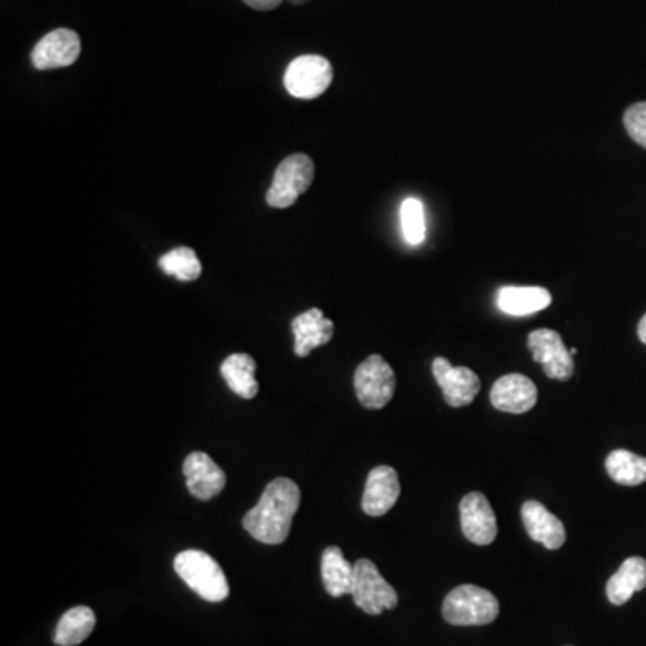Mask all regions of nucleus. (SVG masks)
I'll return each instance as SVG.
<instances>
[{
	"mask_svg": "<svg viewBox=\"0 0 646 646\" xmlns=\"http://www.w3.org/2000/svg\"><path fill=\"white\" fill-rule=\"evenodd\" d=\"M528 349L549 380L567 381L572 377L575 371L572 352L567 351L557 331L537 329L528 336Z\"/></svg>",
	"mask_w": 646,
	"mask_h": 646,
	"instance_id": "8",
	"label": "nucleus"
},
{
	"mask_svg": "<svg viewBox=\"0 0 646 646\" xmlns=\"http://www.w3.org/2000/svg\"><path fill=\"white\" fill-rule=\"evenodd\" d=\"M442 614L445 622L456 627H482L497 618L499 602L491 591L467 584L445 596Z\"/></svg>",
	"mask_w": 646,
	"mask_h": 646,
	"instance_id": "3",
	"label": "nucleus"
},
{
	"mask_svg": "<svg viewBox=\"0 0 646 646\" xmlns=\"http://www.w3.org/2000/svg\"><path fill=\"white\" fill-rule=\"evenodd\" d=\"M314 180V162L304 153L286 157L276 168L266 203L275 209L295 205L304 192L310 191Z\"/></svg>",
	"mask_w": 646,
	"mask_h": 646,
	"instance_id": "4",
	"label": "nucleus"
},
{
	"mask_svg": "<svg viewBox=\"0 0 646 646\" xmlns=\"http://www.w3.org/2000/svg\"><path fill=\"white\" fill-rule=\"evenodd\" d=\"M81 54L80 34L72 29H54L40 40L31 52L37 71H52L71 67Z\"/></svg>",
	"mask_w": 646,
	"mask_h": 646,
	"instance_id": "9",
	"label": "nucleus"
},
{
	"mask_svg": "<svg viewBox=\"0 0 646 646\" xmlns=\"http://www.w3.org/2000/svg\"><path fill=\"white\" fill-rule=\"evenodd\" d=\"M607 474L625 487H637L646 482V458L627 450H616L605 460Z\"/></svg>",
	"mask_w": 646,
	"mask_h": 646,
	"instance_id": "22",
	"label": "nucleus"
},
{
	"mask_svg": "<svg viewBox=\"0 0 646 646\" xmlns=\"http://www.w3.org/2000/svg\"><path fill=\"white\" fill-rule=\"evenodd\" d=\"M492 406L499 412L521 415L537 404V386L523 374H506L491 390Z\"/></svg>",
	"mask_w": 646,
	"mask_h": 646,
	"instance_id": "12",
	"label": "nucleus"
},
{
	"mask_svg": "<svg viewBox=\"0 0 646 646\" xmlns=\"http://www.w3.org/2000/svg\"><path fill=\"white\" fill-rule=\"evenodd\" d=\"M244 4L250 6L252 10L272 11L282 4V0H243Z\"/></svg>",
	"mask_w": 646,
	"mask_h": 646,
	"instance_id": "26",
	"label": "nucleus"
},
{
	"mask_svg": "<svg viewBox=\"0 0 646 646\" xmlns=\"http://www.w3.org/2000/svg\"><path fill=\"white\" fill-rule=\"evenodd\" d=\"M526 532L544 548L561 549L566 543V528L557 515L538 502H526L521 508Z\"/></svg>",
	"mask_w": 646,
	"mask_h": 646,
	"instance_id": "15",
	"label": "nucleus"
},
{
	"mask_svg": "<svg viewBox=\"0 0 646 646\" xmlns=\"http://www.w3.org/2000/svg\"><path fill=\"white\" fill-rule=\"evenodd\" d=\"M183 474L188 480L189 492L200 502H209L221 494L226 485L223 468L218 467L205 453H191L183 462Z\"/></svg>",
	"mask_w": 646,
	"mask_h": 646,
	"instance_id": "14",
	"label": "nucleus"
},
{
	"mask_svg": "<svg viewBox=\"0 0 646 646\" xmlns=\"http://www.w3.org/2000/svg\"><path fill=\"white\" fill-rule=\"evenodd\" d=\"M174 572L196 595L218 604L229 598L230 587L225 573L209 553L185 549L174 558Z\"/></svg>",
	"mask_w": 646,
	"mask_h": 646,
	"instance_id": "2",
	"label": "nucleus"
},
{
	"mask_svg": "<svg viewBox=\"0 0 646 646\" xmlns=\"http://www.w3.org/2000/svg\"><path fill=\"white\" fill-rule=\"evenodd\" d=\"M433 375L442 388L445 403L453 407L468 406L482 388L478 375L471 369L453 366L445 357L433 361Z\"/></svg>",
	"mask_w": 646,
	"mask_h": 646,
	"instance_id": "10",
	"label": "nucleus"
},
{
	"mask_svg": "<svg viewBox=\"0 0 646 646\" xmlns=\"http://www.w3.org/2000/svg\"><path fill=\"white\" fill-rule=\"evenodd\" d=\"M354 604L363 613L380 616L384 610L397 607L398 596L394 587L384 581L380 569L369 558H361L354 564Z\"/></svg>",
	"mask_w": 646,
	"mask_h": 646,
	"instance_id": "5",
	"label": "nucleus"
},
{
	"mask_svg": "<svg viewBox=\"0 0 646 646\" xmlns=\"http://www.w3.org/2000/svg\"><path fill=\"white\" fill-rule=\"evenodd\" d=\"M401 496L397 471L388 465L372 468L366 478L361 508L371 517H380L394 508Z\"/></svg>",
	"mask_w": 646,
	"mask_h": 646,
	"instance_id": "13",
	"label": "nucleus"
},
{
	"mask_svg": "<svg viewBox=\"0 0 646 646\" xmlns=\"http://www.w3.org/2000/svg\"><path fill=\"white\" fill-rule=\"evenodd\" d=\"M357 398L369 410H381L395 394V374L383 356L366 357L354 374Z\"/></svg>",
	"mask_w": 646,
	"mask_h": 646,
	"instance_id": "7",
	"label": "nucleus"
},
{
	"mask_svg": "<svg viewBox=\"0 0 646 646\" xmlns=\"http://www.w3.org/2000/svg\"><path fill=\"white\" fill-rule=\"evenodd\" d=\"M637 336L646 345V314L643 316L642 322H639V327H637Z\"/></svg>",
	"mask_w": 646,
	"mask_h": 646,
	"instance_id": "27",
	"label": "nucleus"
},
{
	"mask_svg": "<svg viewBox=\"0 0 646 646\" xmlns=\"http://www.w3.org/2000/svg\"><path fill=\"white\" fill-rule=\"evenodd\" d=\"M255 360L249 354H232L221 365V375L235 395L253 398L259 394V383L255 380Z\"/></svg>",
	"mask_w": 646,
	"mask_h": 646,
	"instance_id": "20",
	"label": "nucleus"
},
{
	"mask_svg": "<svg viewBox=\"0 0 646 646\" xmlns=\"http://www.w3.org/2000/svg\"><path fill=\"white\" fill-rule=\"evenodd\" d=\"M401 225H403L404 240L412 246H417L426 240V214L424 205L417 198H407L401 205Z\"/></svg>",
	"mask_w": 646,
	"mask_h": 646,
	"instance_id": "24",
	"label": "nucleus"
},
{
	"mask_svg": "<svg viewBox=\"0 0 646 646\" xmlns=\"http://www.w3.org/2000/svg\"><path fill=\"white\" fill-rule=\"evenodd\" d=\"M623 122L628 135L633 137V141L646 150V101L628 108L623 115Z\"/></svg>",
	"mask_w": 646,
	"mask_h": 646,
	"instance_id": "25",
	"label": "nucleus"
},
{
	"mask_svg": "<svg viewBox=\"0 0 646 646\" xmlns=\"http://www.w3.org/2000/svg\"><path fill=\"white\" fill-rule=\"evenodd\" d=\"M299 506V485L290 478H275L268 483L258 505L244 515V529L259 543L282 544L290 535Z\"/></svg>",
	"mask_w": 646,
	"mask_h": 646,
	"instance_id": "1",
	"label": "nucleus"
},
{
	"mask_svg": "<svg viewBox=\"0 0 646 646\" xmlns=\"http://www.w3.org/2000/svg\"><path fill=\"white\" fill-rule=\"evenodd\" d=\"M287 2H291V4H305V2H310V0H287Z\"/></svg>",
	"mask_w": 646,
	"mask_h": 646,
	"instance_id": "28",
	"label": "nucleus"
},
{
	"mask_svg": "<svg viewBox=\"0 0 646 646\" xmlns=\"http://www.w3.org/2000/svg\"><path fill=\"white\" fill-rule=\"evenodd\" d=\"M333 65L327 58L304 54L291 61L284 74V87L293 98L316 99L333 83Z\"/></svg>",
	"mask_w": 646,
	"mask_h": 646,
	"instance_id": "6",
	"label": "nucleus"
},
{
	"mask_svg": "<svg viewBox=\"0 0 646 646\" xmlns=\"http://www.w3.org/2000/svg\"><path fill=\"white\" fill-rule=\"evenodd\" d=\"M322 581L325 591L334 598L352 595L354 589V566L343 557L342 549L331 546L322 555Z\"/></svg>",
	"mask_w": 646,
	"mask_h": 646,
	"instance_id": "19",
	"label": "nucleus"
},
{
	"mask_svg": "<svg viewBox=\"0 0 646 646\" xmlns=\"http://www.w3.org/2000/svg\"><path fill=\"white\" fill-rule=\"evenodd\" d=\"M552 304V293L538 286H505L497 293V307L511 316H529Z\"/></svg>",
	"mask_w": 646,
	"mask_h": 646,
	"instance_id": "17",
	"label": "nucleus"
},
{
	"mask_svg": "<svg viewBox=\"0 0 646 646\" xmlns=\"http://www.w3.org/2000/svg\"><path fill=\"white\" fill-rule=\"evenodd\" d=\"M291 329L295 334V354L299 357L310 356L314 349L327 345L334 336V323L316 307L293 319Z\"/></svg>",
	"mask_w": 646,
	"mask_h": 646,
	"instance_id": "16",
	"label": "nucleus"
},
{
	"mask_svg": "<svg viewBox=\"0 0 646 646\" xmlns=\"http://www.w3.org/2000/svg\"><path fill=\"white\" fill-rule=\"evenodd\" d=\"M159 266L165 275H173L182 282H192L202 275V263L196 252L189 246H179L162 255Z\"/></svg>",
	"mask_w": 646,
	"mask_h": 646,
	"instance_id": "23",
	"label": "nucleus"
},
{
	"mask_svg": "<svg viewBox=\"0 0 646 646\" xmlns=\"http://www.w3.org/2000/svg\"><path fill=\"white\" fill-rule=\"evenodd\" d=\"M95 627V614L90 607H72L58 622L54 643L58 646H75L83 643Z\"/></svg>",
	"mask_w": 646,
	"mask_h": 646,
	"instance_id": "21",
	"label": "nucleus"
},
{
	"mask_svg": "<svg viewBox=\"0 0 646 646\" xmlns=\"http://www.w3.org/2000/svg\"><path fill=\"white\" fill-rule=\"evenodd\" d=\"M462 532L471 543L488 546L497 535L496 514L482 492H471L460 503Z\"/></svg>",
	"mask_w": 646,
	"mask_h": 646,
	"instance_id": "11",
	"label": "nucleus"
},
{
	"mask_svg": "<svg viewBox=\"0 0 646 646\" xmlns=\"http://www.w3.org/2000/svg\"><path fill=\"white\" fill-rule=\"evenodd\" d=\"M646 587V561L630 557L607 582V598L613 605H625L634 593Z\"/></svg>",
	"mask_w": 646,
	"mask_h": 646,
	"instance_id": "18",
	"label": "nucleus"
}]
</instances>
